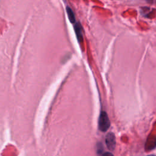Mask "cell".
<instances>
[{
	"instance_id": "cell-1",
	"label": "cell",
	"mask_w": 156,
	"mask_h": 156,
	"mask_svg": "<svg viewBox=\"0 0 156 156\" xmlns=\"http://www.w3.org/2000/svg\"><path fill=\"white\" fill-rule=\"evenodd\" d=\"M110 126V122L107 113L105 111H102L100 113L98 119L99 129L102 132H106Z\"/></svg>"
},
{
	"instance_id": "cell-2",
	"label": "cell",
	"mask_w": 156,
	"mask_h": 156,
	"mask_svg": "<svg viewBox=\"0 0 156 156\" xmlns=\"http://www.w3.org/2000/svg\"><path fill=\"white\" fill-rule=\"evenodd\" d=\"M105 144L109 150H114L116 146V139L113 133L109 132L105 136Z\"/></svg>"
},
{
	"instance_id": "cell-3",
	"label": "cell",
	"mask_w": 156,
	"mask_h": 156,
	"mask_svg": "<svg viewBox=\"0 0 156 156\" xmlns=\"http://www.w3.org/2000/svg\"><path fill=\"white\" fill-rule=\"evenodd\" d=\"M156 147V136H152L147 138L145 144L146 151H151Z\"/></svg>"
},
{
	"instance_id": "cell-4",
	"label": "cell",
	"mask_w": 156,
	"mask_h": 156,
	"mask_svg": "<svg viewBox=\"0 0 156 156\" xmlns=\"http://www.w3.org/2000/svg\"><path fill=\"white\" fill-rule=\"evenodd\" d=\"M74 30L76 34V37L79 42H82L83 40V35H82V30L81 25L79 23H76L74 24Z\"/></svg>"
},
{
	"instance_id": "cell-5",
	"label": "cell",
	"mask_w": 156,
	"mask_h": 156,
	"mask_svg": "<svg viewBox=\"0 0 156 156\" xmlns=\"http://www.w3.org/2000/svg\"><path fill=\"white\" fill-rule=\"evenodd\" d=\"M66 12H67L68 17L69 21L72 23H74L75 21H76V18H75V15H74V13L72 10V9L71 7H69V6H67L66 7Z\"/></svg>"
},
{
	"instance_id": "cell-6",
	"label": "cell",
	"mask_w": 156,
	"mask_h": 156,
	"mask_svg": "<svg viewBox=\"0 0 156 156\" xmlns=\"http://www.w3.org/2000/svg\"><path fill=\"white\" fill-rule=\"evenodd\" d=\"M102 156H113V155L112 153H110V152H105V153L103 154Z\"/></svg>"
},
{
	"instance_id": "cell-7",
	"label": "cell",
	"mask_w": 156,
	"mask_h": 156,
	"mask_svg": "<svg viewBox=\"0 0 156 156\" xmlns=\"http://www.w3.org/2000/svg\"><path fill=\"white\" fill-rule=\"evenodd\" d=\"M147 156H155V155H149Z\"/></svg>"
}]
</instances>
